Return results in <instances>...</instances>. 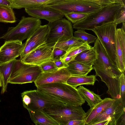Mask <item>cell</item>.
Returning <instances> with one entry per match:
<instances>
[{
    "instance_id": "8d00e7d4",
    "label": "cell",
    "mask_w": 125,
    "mask_h": 125,
    "mask_svg": "<svg viewBox=\"0 0 125 125\" xmlns=\"http://www.w3.org/2000/svg\"><path fill=\"white\" fill-rule=\"evenodd\" d=\"M108 121L106 120L96 123L94 125H108Z\"/></svg>"
},
{
    "instance_id": "836d02e7",
    "label": "cell",
    "mask_w": 125,
    "mask_h": 125,
    "mask_svg": "<svg viewBox=\"0 0 125 125\" xmlns=\"http://www.w3.org/2000/svg\"><path fill=\"white\" fill-rule=\"evenodd\" d=\"M66 52L57 47H54L53 53V59L56 58H60L64 55Z\"/></svg>"
},
{
    "instance_id": "60d3db41",
    "label": "cell",
    "mask_w": 125,
    "mask_h": 125,
    "mask_svg": "<svg viewBox=\"0 0 125 125\" xmlns=\"http://www.w3.org/2000/svg\"><path fill=\"white\" fill-rule=\"evenodd\" d=\"M87 0V1H92V2H93V0Z\"/></svg>"
},
{
    "instance_id": "3957f363",
    "label": "cell",
    "mask_w": 125,
    "mask_h": 125,
    "mask_svg": "<svg viewBox=\"0 0 125 125\" xmlns=\"http://www.w3.org/2000/svg\"><path fill=\"white\" fill-rule=\"evenodd\" d=\"M40 19L33 17L23 16L15 27H9L7 32L0 39L6 41H22L31 36L41 25Z\"/></svg>"
},
{
    "instance_id": "4fadbf2b",
    "label": "cell",
    "mask_w": 125,
    "mask_h": 125,
    "mask_svg": "<svg viewBox=\"0 0 125 125\" xmlns=\"http://www.w3.org/2000/svg\"><path fill=\"white\" fill-rule=\"evenodd\" d=\"M28 15L38 19H44L52 22L62 19L64 15L60 12L46 6L34 8H25Z\"/></svg>"
},
{
    "instance_id": "ab89813d",
    "label": "cell",
    "mask_w": 125,
    "mask_h": 125,
    "mask_svg": "<svg viewBox=\"0 0 125 125\" xmlns=\"http://www.w3.org/2000/svg\"><path fill=\"white\" fill-rule=\"evenodd\" d=\"M2 86V83L1 78L0 76V87H1Z\"/></svg>"
},
{
    "instance_id": "52a82bcc",
    "label": "cell",
    "mask_w": 125,
    "mask_h": 125,
    "mask_svg": "<svg viewBox=\"0 0 125 125\" xmlns=\"http://www.w3.org/2000/svg\"><path fill=\"white\" fill-rule=\"evenodd\" d=\"M42 73L39 66L23 64L20 59L16 60L8 83L22 84L34 82Z\"/></svg>"
},
{
    "instance_id": "484cf974",
    "label": "cell",
    "mask_w": 125,
    "mask_h": 125,
    "mask_svg": "<svg viewBox=\"0 0 125 125\" xmlns=\"http://www.w3.org/2000/svg\"><path fill=\"white\" fill-rule=\"evenodd\" d=\"M91 47L86 42L83 44L74 46L68 50L65 54L60 58L62 59L66 57H70L74 60L76 56L80 53Z\"/></svg>"
},
{
    "instance_id": "cb8c5ba5",
    "label": "cell",
    "mask_w": 125,
    "mask_h": 125,
    "mask_svg": "<svg viewBox=\"0 0 125 125\" xmlns=\"http://www.w3.org/2000/svg\"><path fill=\"white\" fill-rule=\"evenodd\" d=\"M16 21L13 9L10 6L0 4V22L12 23Z\"/></svg>"
},
{
    "instance_id": "f546056e",
    "label": "cell",
    "mask_w": 125,
    "mask_h": 125,
    "mask_svg": "<svg viewBox=\"0 0 125 125\" xmlns=\"http://www.w3.org/2000/svg\"><path fill=\"white\" fill-rule=\"evenodd\" d=\"M125 72L123 73L120 78V98L121 104L125 107Z\"/></svg>"
},
{
    "instance_id": "d6a6232c",
    "label": "cell",
    "mask_w": 125,
    "mask_h": 125,
    "mask_svg": "<svg viewBox=\"0 0 125 125\" xmlns=\"http://www.w3.org/2000/svg\"><path fill=\"white\" fill-rule=\"evenodd\" d=\"M53 61L57 67L59 69L63 68H67L68 66L60 58H56L53 59Z\"/></svg>"
},
{
    "instance_id": "4316f807",
    "label": "cell",
    "mask_w": 125,
    "mask_h": 125,
    "mask_svg": "<svg viewBox=\"0 0 125 125\" xmlns=\"http://www.w3.org/2000/svg\"><path fill=\"white\" fill-rule=\"evenodd\" d=\"M77 29V30L74 32V37L82 40L89 44L95 42L97 37L87 33L84 30Z\"/></svg>"
},
{
    "instance_id": "ac0fdd59",
    "label": "cell",
    "mask_w": 125,
    "mask_h": 125,
    "mask_svg": "<svg viewBox=\"0 0 125 125\" xmlns=\"http://www.w3.org/2000/svg\"><path fill=\"white\" fill-rule=\"evenodd\" d=\"M28 111L31 120L36 125H59L43 109Z\"/></svg>"
},
{
    "instance_id": "83f0119b",
    "label": "cell",
    "mask_w": 125,
    "mask_h": 125,
    "mask_svg": "<svg viewBox=\"0 0 125 125\" xmlns=\"http://www.w3.org/2000/svg\"><path fill=\"white\" fill-rule=\"evenodd\" d=\"M116 32L119 42L125 59V25H122L121 28L116 29Z\"/></svg>"
},
{
    "instance_id": "74e56055",
    "label": "cell",
    "mask_w": 125,
    "mask_h": 125,
    "mask_svg": "<svg viewBox=\"0 0 125 125\" xmlns=\"http://www.w3.org/2000/svg\"><path fill=\"white\" fill-rule=\"evenodd\" d=\"M0 4L10 6V3L8 0H0Z\"/></svg>"
},
{
    "instance_id": "f35d334b",
    "label": "cell",
    "mask_w": 125,
    "mask_h": 125,
    "mask_svg": "<svg viewBox=\"0 0 125 125\" xmlns=\"http://www.w3.org/2000/svg\"><path fill=\"white\" fill-rule=\"evenodd\" d=\"M117 4L125 5V0H114Z\"/></svg>"
},
{
    "instance_id": "8992f818",
    "label": "cell",
    "mask_w": 125,
    "mask_h": 125,
    "mask_svg": "<svg viewBox=\"0 0 125 125\" xmlns=\"http://www.w3.org/2000/svg\"><path fill=\"white\" fill-rule=\"evenodd\" d=\"M66 14L76 12L90 14L103 7L99 5L84 0H60L45 5Z\"/></svg>"
},
{
    "instance_id": "30bf717a",
    "label": "cell",
    "mask_w": 125,
    "mask_h": 125,
    "mask_svg": "<svg viewBox=\"0 0 125 125\" xmlns=\"http://www.w3.org/2000/svg\"><path fill=\"white\" fill-rule=\"evenodd\" d=\"M54 45L46 43L31 52L20 59L23 64L39 66L47 61H52Z\"/></svg>"
},
{
    "instance_id": "9c48e42d",
    "label": "cell",
    "mask_w": 125,
    "mask_h": 125,
    "mask_svg": "<svg viewBox=\"0 0 125 125\" xmlns=\"http://www.w3.org/2000/svg\"><path fill=\"white\" fill-rule=\"evenodd\" d=\"M49 30L46 43L53 45L56 43L67 41L73 36L72 24L65 18L56 21L48 24Z\"/></svg>"
},
{
    "instance_id": "1f68e13d",
    "label": "cell",
    "mask_w": 125,
    "mask_h": 125,
    "mask_svg": "<svg viewBox=\"0 0 125 125\" xmlns=\"http://www.w3.org/2000/svg\"><path fill=\"white\" fill-rule=\"evenodd\" d=\"M125 22V5H123L116 12L113 22L117 25Z\"/></svg>"
},
{
    "instance_id": "7402d4cb",
    "label": "cell",
    "mask_w": 125,
    "mask_h": 125,
    "mask_svg": "<svg viewBox=\"0 0 125 125\" xmlns=\"http://www.w3.org/2000/svg\"><path fill=\"white\" fill-rule=\"evenodd\" d=\"M95 75H91L85 76H71L68 79L66 83L76 88L81 85H94L95 81H97Z\"/></svg>"
},
{
    "instance_id": "d4e9b609",
    "label": "cell",
    "mask_w": 125,
    "mask_h": 125,
    "mask_svg": "<svg viewBox=\"0 0 125 125\" xmlns=\"http://www.w3.org/2000/svg\"><path fill=\"white\" fill-rule=\"evenodd\" d=\"M85 42L82 40L73 36L67 41L55 43L54 44V47L59 48L66 52L73 47L83 44Z\"/></svg>"
},
{
    "instance_id": "277c9868",
    "label": "cell",
    "mask_w": 125,
    "mask_h": 125,
    "mask_svg": "<svg viewBox=\"0 0 125 125\" xmlns=\"http://www.w3.org/2000/svg\"><path fill=\"white\" fill-rule=\"evenodd\" d=\"M43 110L59 125H67L69 121L72 120H84L85 115V113L81 106L66 104L55 105Z\"/></svg>"
},
{
    "instance_id": "d590c367",
    "label": "cell",
    "mask_w": 125,
    "mask_h": 125,
    "mask_svg": "<svg viewBox=\"0 0 125 125\" xmlns=\"http://www.w3.org/2000/svg\"><path fill=\"white\" fill-rule=\"evenodd\" d=\"M125 113L123 114L119 118L117 125H125Z\"/></svg>"
},
{
    "instance_id": "ffe728a7",
    "label": "cell",
    "mask_w": 125,
    "mask_h": 125,
    "mask_svg": "<svg viewBox=\"0 0 125 125\" xmlns=\"http://www.w3.org/2000/svg\"><path fill=\"white\" fill-rule=\"evenodd\" d=\"M67 68L71 76H85L93 69V66L85 65L74 60L68 63Z\"/></svg>"
},
{
    "instance_id": "7a4b0ae2",
    "label": "cell",
    "mask_w": 125,
    "mask_h": 125,
    "mask_svg": "<svg viewBox=\"0 0 125 125\" xmlns=\"http://www.w3.org/2000/svg\"><path fill=\"white\" fill-rule=\"evenodd\" d=\"M123 5L114 3L103 7L99 10L89 14L84 19L73 24V28L93 31L96 27L114 22L116 12Z\"/></svg>"
},
{
    "instance_id": "d6986e66",
    "label": "cell",
    "mask_w": 125,
    "mask_h": 125,
    "mask_svg": "<svg viewBox=\"0 0 125 125\" xmlns=\"http://www.w3.org/2000/svg\"><path fill=\"white\" fill-rule=\"evenodd\" d=\"M16 59L3 63H0V76L2 83L1 93H5L8 85V81L13 71Z\"/></svg>"
},
{
    "instance_id": "e0dca14e",
    "label": "cell",
    "mask_w": 125,
    "mask_h": 125,
    "mask_svg": "<svg viewBox=\"0 0 125 125\" xmlns=\"http://www.w3.org/2000/svg\"><path fill=\"white\" fill-rule=\"evenodd\" d=\"M12 8H34L45 6L60 0H8Z\"/></svg>"
},
{
    "instance_id": "44dd1931",
    "label": "cell",
    "mask_w": 125,
    "mask_h": 125,
    "mask_svg": "<svg viewBox=\"0 0 125 125\" xmlns=\"http://www.w3.org/2000/svg\"><path fill=\"white\" fill-rule=\"evenodd\" d=\"M77 88L83 99L87 102L90 108L93 107L103 100L100 96L83 86L80 85Z\"/></svg>"
},
{
    "instance_id": "7c38bea8",
    "label": "cell",
    "mask_w": 125,
    "mask_h": 125,
    "mask_svg": "<svg viewBox=\"0 0 125 125\" xmlns=\"http://www.w3.org/2000/svg\"><path fill=\"white\" fill-rule=\"evenodd\" d=\"M125 107L121 104L119 99L115 100L113 104L94 118L87 125L104 120L109 122L108 125H116L121 116L125 113Z\"/></svg>"
},
{
    "instance_id": "6da1fadb",
    "label": "cell",
    "mask_w": 125,
    "mask_h": 125,
    "mask_svg": "<svg viewBox=\"0 0 125 125\" xmlns=\"http://www.w3.org/2000/svg\"><path fill=\"white\" fill-rule=\"evenodd\" d=\"M37 88L39 92L64 104L81 106L85 102L77 89L66 83L47 84Z\"/></svg>"
},
{
    "instance_id": "ba28073f",
    "label": "cell",
    "mask_w": 125,
    "mask_h": 125,
    "mask_svg": "<svg viewBox=\"0 0 125 125\" xmlns=\"http://www.w3.org/2000/svg\"><path fill=\"white\" fill-rule=\"evenodd\" d=\"M24 107L28 110L43 109L64 104L36 90L24 91L21 93Z\"/></svg>"
},
{
    "instance_id": "2e32d148",
    "label": "cell",
    "mask_w": 125,
    "mask_h": 125,
    "mask_svg": "<svg viewBox=\"0 0 125 125\" xmlns=\"http://www.w3.org/2000/svg\"><path fill=\"white\" fill-rule=\"evenodd\" d=\"M115 100L109 98H105L100 102L86 113L84 120V125H87L104 111L111 105Z\"/></svg>"
},
{
    "instance_id": "603a6c76",
    "label": "cell",
    "mask_w": 125,
    "mask_h": 125,
    "mask_svg": "<svg viewBox=\"0 0 125 125\" xmlns=\"http://www.w3.org/2000/svg\"><path fill=\"white\" fill-rule=\"evenodd\" d=\"M96 58V52L93 47H92L80 53L74 60L87 65L93 66Z\"/></svg>"
},
{
    "instance_id": "4dcf8cb0",
    "label": "cell",
    "mask_w": 125,
    "mask_h": 125,
    "mask_svg": "<svg viewBox=\"0 0 125 125\" xmlns=\"http://www.w3.org/2000/svg\"><path fill=\"white\" fill-rule=\"evenodd\" d=\"M43 72H52L59 69L55 65L53 61H51L44 62L39 65Z\"/></svg>"
},
{
    "instance_id": "f1b7e54d",
    "label": "cell",
    "mask_w": 125,
    "mask_h": 125,
    "mask_svg": "<svg viewBox=\"0 0 125 125\" xmlns=\"http://www.w3.org/2000/svg\"><path fill=\"white\" fill-rule=\"evenodd\" d=\"M89 14L85 13L72 12L65 14L64 16L68 20L74 24L84 19Z\"/></svg>"
},
{
    "instance_id": "5bb4252c",
    "label": "cell",
    "mask_w": 125,
    "mask_h": 125,
    "mask_svg": "<svg viewBox=\"0 0 125 125\" xmlns=\"http://www.w3.org/2000/svg\"><path fill=\"white\" fill-rule=\"evenodd\" d=\"M71 76L67 68H63L53 72L42 73L34 83L37 87L47 84L66 83L67 80Z\"/></svg>"
},
{
    "instance_id": "8fae6325",
    "label": "cell",
    "mask_w": 125,
    "mask_h": 125,
    "mask_svg": "<svg viewBox=\"0 0 125 125\" xmlns=\"http://www.w3.org/2000/svg\"><path fill=\"white\" fill-rule=\"evenodd\" d=\"M49 30L48 24L41 25L23 44L20 55V59L38 47L46 43Z\"/></svg>"
},
{
    "instance_id": "5b68a950",
    "label": "cell",
    "mask_w": 125,
    "mask_h": 125,
    "mask_svg": "<svg viewBox=\"0 0 125 125\" xmlns=\"http://www.w3.org/2000/svg\"><path fill=\"white\" fill-rule=\"evenodd\" d=\"M117 25L113 22L96 27L93 31L99 39L111 62L116 67V34Z\"/></svg>"
},
{
    "instance_id": "b9f144b4",
    "label": "cell",
    "mask_w": 125,
    "mask_h": 125,
    "mask_svg": "<svg viewBox=\"0 0 125 125\" xmlns=\"http://www.w3.org/2000/svg\"></svg>"
},
{
    "instance_id": "9a60e30c",
    "label": "cell",
    "mask_w": 125,
    "mask_h": 125,
    "mask_svg": "<svg viewBox=\"0 0 125 125\" xmlns=\"http://www.w3.org/2000/svg\"><path fill=\"white\" fill-rule=\"evenodd\" d=\"M19 41H5L0 48V63L6 62L20 56L22 46Z\"/></svg>"
},
{
    "instance_id": "e575fe53",
    "label": "cell",
    "mask_w": 125,
    "mask_h": 125,
    "mask_svg": "<svg viewBox=\"0 0 125 125\" xmlns=\"http://www.w3.org/2000/svg\"><path fill=\"white\" fill-rule=\"evenodd\" d=\"M67 125H85L84 120H73L69 121Z\"/></svg>"
}]
</instances>
